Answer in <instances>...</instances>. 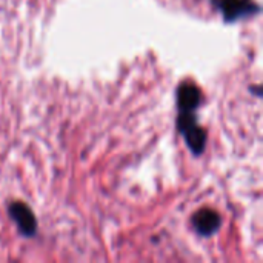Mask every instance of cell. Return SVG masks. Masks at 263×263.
<instances>
[{"label":"cell","mask_w":263,"mask_h":263,"mask_svg":"<svg viewBox=\"0 0 263 263\" xmlns=\"http://www.w3.org/2000/svg\"><path fill=\"white\" fill-rule=\"evenodd\" d=\"M214 5L222 11L227 22H233L254 12H259V6L251 0H213Z\"/></svg>","instance_id":"6da1fadb"},{"label":"cell","mask_w":263,"mask_h":263,"mask_svg":"<svg viewBox=\"0 0 263 263\" xmlns=\"http://www.w3.org/2000/svg\"><path fill=\"white\" fill-rule=\"evenodd\" d=\"M9 214L12 217V220L17 223L20 233L26 237H31L35 234L37 230V222L35 217L32 214V211L22 202H14L9 206Z\"/></svg>","instance_id":"7a4b0ae2"},{"label":"cell","mask_w":263,"mask_h":263,"mask_svg":"<svg viewBox=\"0 0 263 263\" xmlns=\"http://www.w3.org/2000/svg\"><path fill=\"white\" fill-rule=\"evenodd\" d=\"M220 223H222L220 216L213 210H200L193 217V225L196 231L203 237L213 236L220 228Z\"/></svg>","instance_id":"3957f363"},{"label":"cell","mask_w":263,"mask_h":263,"mask_svg":"<svg viewBox=\"0 0 263 263\" xmlns=\"http://www.w3.org/2000/svg\"><path fill=\"white\" fill-rule=\"evenodd\" d=\"M200 91L194 85L185 83L179 88L177 100H179V109L180 112H194V109L200 105Z\"/></svg>","instance_id":"277c9868"},{"label":"cell","mask_w":263,"mask_h":263,"mask_svg":"<svg viewBox=\"0 0 263 263\" xmlns=\"http://www.w3.org/2000/svg\"><path fill=\"white\" fill-rule=\"evenodd\" d=\"M182 134L185 136L186 143L194 154L203 153L205 143H206V133L203 128H200V126H197V123H194V125L188 126L186 129H183Z\"/></svg>","instance_id":"5b68a950"}]
</instances>
